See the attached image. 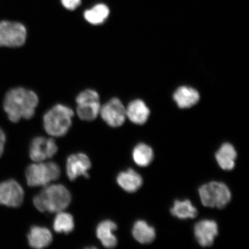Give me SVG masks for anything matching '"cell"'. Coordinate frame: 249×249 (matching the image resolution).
Segmentation results:
<instances>
[{"mask_svg": "<svg viewBox=\"0 0 249 249\" xmlns=\"http://www.w3.org/2000/svg\"><path fill=\"white\" fill-rule=\"evenodd\" d=\"M38 95L31 90L18 87L6 93L3 107L11 122L17 123L21 119L30 120L35 115L38 107Z\"/></svg>", "mask_w": 249, "mask_h": 249, "instance_id": "cell-1", "label": "cell"}, {"mask_svg": "<svg viewBox=\"0 0 249 249\" xmlns=\"http://www.w3.org/2000/svg\"><path fill=\"white\" fill-rule=\"evenodd\" d=\"M71 195L61 184L48 185L33 199L34 206L42 213H58L69 206Z\"/></svg>", "mask_w": 249, "mask_h": 249, "instance_id": "cell-2", "label": "cell"}, {"mask_svg": "<svg viewBox=\"0 0 249 249\" xmlns=\"http://www.w3.org/2000/svg\"><path fill=\"white\" fill-rule=\"evenodd\" d=\"M73 116L72 109L63 105H56L43 116L45 131L53 137L65 136L71 126Z\"/></svg>", "mask_w": 249, "mask_h": 249, "instance_id": "cell-3", "label": "cell"}, {"mask_svg": "<svg viewBox=\"0 0 249 249\" xmlns=\"http://www.w3.org/2000/svg\"><path fill=\"white\" fill-rule=\"evenodd\" d=\"M60 175V168L53 161L36 162L30 165L26 171L27 184L31 187L46 186Z\"/></svg>", "mask_w": 249, "mask_h": 249, "instance_id": "cell-4", "label": "cell"}, {"mask_svg": "<svg viewBox=\"0 0 249 249\" xmlns=\"http://www.w3.org/2000/svg\"><path fill=\"white\" fill-rule=\"evenodd\" d=\"M202 205L222 209L229 203L231 194L225 183L213 181L201 186L198 190Z\"/></svg>", "mask_w": 249, "mask_h": 249, "instance_id": "cell-5", "label": "cell"}, {"mask_svg": "<svg viewBox=\"0 0 249 249\" xmlns=\"http://www.w3.org/2000/svg\"><path fill=\"white\" fill-rule=\"evenodd\" d=\"M76 102L77 116L83 121L95 120L100 113V97L94 90L86 89L80 92L77 96Z\"/></svg>", "mask_w": 249, "mask_h": 249, "instance_id": "cell-6", "label": "cell"}, {"mask_svg": "<svg viewBox=\"0 0 249 249\" xmlns=\"http://www.w3.org/2000/svg\"><path fill=\"white\" fill-rule=\"evenodd\" d=\"M27 39V30L23 24L8 20L0 21V47L19 48Z\"/></svg>", "mask_w": 249, "mask_h": 249, "instance_id": "cell-7", "label": "cell"}, {"mask_svg": "<svg viewBox=\"0 0 249 249\" xmlns=\"http://www.w3.org/2000/svg\"><path fill=\"white\" fill-rule=\"evenodd\" d=\"M99 114L108 125L113 127H120L125 121L126 108L119 99L114 98L102 106Z\"/></svg>", "mask_w": 249, "mask_h": 249, "instance_id": "cell-8", "label": "cell"}, {"mask_svg": "<svg viewBox=\"0 0 249 249\" xmlns=\"http://www.w3.org/2000/svg\"><path fill=\"white\" fill-rule=\"evenodd\" d=\"M24 192L17 180L9 179L0 183V204L18 208L23 204Z\"/></svg>", "mask_w": 249, "mask_h": 249, "instance_id": "cell-9", "label": "cell"}, {"mask_svg": "<svg viewBox=\"0 0 249 249\" xmlns=\"http://www.w3.org/2000/svg\"><path fill=\"white\" fill-rule=\"evenodd\" d=\"M58 147L54 139L36 137L33 140L30 147V157L35 162H41L53 157Z\"/></svg>", "mask_w": 249, "mask_h": 249, "instance_id": "cell-10", "label": "cell"}, {"mask_svg": "<svg viewBox=\"0 0 249 249\" xmlns=\"http://www.w3.org/2000/svg\"><path fill=\"white\" fill-rule=\"evenodd\" d=\"M91 167V161L86 154L79 153L71 155L67 161L68 177L71 180H76L80 176L88 178V171Z\"/></svg>", "mask_w": 249, "mask_h": 249, "instance_id": "cell-11", "label": "cell"}, {"mask_svg": "<svg viewBox=\"0 0 249 249\" xmlns=\"http://www.w3.org/2000/svg\"><path fill=\"white\" fill-rule=\"evenodd\" d=\"M194 232L196 240L202 247H210L218 235L217 224L213 220H201L195 225Z\"/></svg>", "mask_w": 249, "mask_h": 249, "instance_id": "cell-12", "label": "cell"}, {"mask_svg": "<svg viewBox=\"0 0 249 249\" xmlns=\"http://www.w3.org/2000/svg\"><path fill=\"white\" fill-rule=\"evenodd\" d=\"M117 226L113 221H102L97 226L96 236L103 246L107 248H114L117 245V239L114 232L116 231Z\"/></svg>", "mask_w": 249, "mask_h": 249, "instance_id": "cell-13", "label": "cell"}, {"mask_svg": "<svg viewBox=\"0 0 249 249\" xmlns=\"http://www.w3.org/2000/svg\"><path fill=\"white\" fill-rule=\"evenodd\" d=\"M126 117L133 124H143L147 122L150 110L144 102L140 99L129 103L126 108Z\"/></svg>", "mask_w": 249, "mask_h": 249, "instance_id": "cell-14", "label": "cell"}, {"mask_svg": "<svg viewBox=\"0 0 249 249\" xmlns=\"http://www.w3.org/2000/svg\"><path fill=\"white\" fill-rule=\"evenodd\" d=\"M173 98L179 108H187L197 104L200 100V94L192 87L182 86L174 92Z\"/></svg>", "mask_w": 249, "mask_h": 249, "instance_id": "cell-15", "label": "cell"}, {"mask_svg": "<svg viewBox=\"0 0 249 249\" xmlns=\"http://www.w3.org/2000/svg\"><path fill=\"white\" fill-rule=\"evenodd\" d=\"M27 237L30 247L35 249L48 247L53 241L52 234L50 230L45 227L39 226L31 227Z\"/></svg>", "mask_w": 249, "mask_h": 249, "instance_id": "cell-16", "label": "cell"}, {"mask_svg": "<svg viewBox=\"0 0 249 249\" xmlns=\"http://www.w3.org/2000/svg\"><path fill=\"white\" fill-rule=\"evenodd\" d=\"M237 153L234 147L230 143L226 142L218 149L215 158L219 166L224 170L231 171L235 166Z\"/></svg>", "mask_w": 249, "mask_h": 249, "instance_id": "cell-17", "label": "cell"}, {"mask_svg": "<svg viewBox=\"0 0 249 249\" xmlns=\"http://www.w3.org/2000/svg\"><path fill=\"white\" fill-rule=\"evenodd\" d=\"M118 184L124 191L135 192L142 185V178L135 170L129 169L118 174L117 178Z\"/></svg>", "mask_w": 249, "mask_h": 249, "instance_id": "cell-18", "label": "cell"}, {"mask_svg": "<svg viewBox=\"0 0 249 249\" xmlns=\"http://www.w3.org/2000/svg\"><path fill=\"white\" fill-rule=\"evenodd\" d=\"M132 235L140 244H149L155 240L156 232L154 227L149 225L145 221L139 220L134 224Z\"/></svg>", "mask_w": 249, "mask_h": 249, "instance_id": "cell-19", "label": "cell"}, {"mask_svg": "<svg viewBox=\"0 0 249 249\" xmlns=\"http://www.w3.org/2000/svg\"><path fill=\"white\" fill-rule=\"evenodd\" d=\"M110 15V9L104 4H96L84 12L87 21L93 25L102 24L105 22Z\"/></svg>", "mask_w": 249, "mask_h": 249, "instance_id": "cell-20", "label": "cell"}, {"mask_svg": "<svg viewBox=\"0 0 249 249\" xmlns=\"http://www.w3.org/2000/svg\"><path fill=\"white\" fill-rule=\"evenodd\" d=\"M170 212L174 216L183 220L194 219L198 214L197 209L189 200L175 201Z\"/></svg>", "mask_w": 249, "mask_h": 249, "instance_id": "cell-21", "label": "cell"}, {"mask_svg": "<svg viewBox=\"0 0 249 249\" xmlns=\"http://www.w3.org/2000/svg\"><path fill=\"white\" fill-rule=\"evenodd\" d=\"M132 158L135 163L140 167H147L154 159V151L151 147L140 143L133 149Z\"/></svg>", "mask_w": 249, "mask_h": 249, "instance_id": "cell-22", "label": "cell"}, {"mask_svg": "<svg viewBox=\"0 0 249 249\" xmlns=\"http://www.w3.org/2000/svg\"><path fill=\"white\" fill-rule=\"evenodd\" d=\"M74 227V219L71 214L59 212L53 222V229L58 233H69L73 231Z\"/></svg>", "mask_w": 249, "mask_h": 249, "instance_id": "cell-23", "label": "cell"}, {"mask_svg": "<svg viewBox=\"0 0 249 249\" xmlns=\"http://www.w3.org/2000/svg\"><path fill=\"white\" fill-rule=\"evenodd\" d=\"M61 2L65 9L74 11L81 4L82 0H61Z\"/></svg>", "mask_w": 249, "mask_h": 249, "instance_id": "cell-24", "label": "cell"}, {"mask_svg": "<svg viewBox=\"0 0 249 249\" xmlns=\"http://www.w3.org/2000/svg\"><path fill=\"white\" fill-rule=\"evenodd\" d=\"M6 137L3 130L0 128V157H1L4 152Z\"/></svg>", "mask_w": 249, "mask_h": 249, "instance_id": "cell-25", "label": "cell"}]
</instances>
